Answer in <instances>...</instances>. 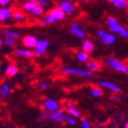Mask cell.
Returning <instances> with one entry per match:
<instances>
[{"mask_svg": "<svg viewBox=\"0 0 128 128\" xmlns=\"http://www.w3.org/2000/svg\"><path fill=\"white\" fill-rule=\"evenodd\" d=\"M66 122L68 124H70V126H74V124H76V123H77L76 119H75V118H74V116H69V118H67L66 120Z\"/></svg>", "mask_w": 128, "mask_h": 128, "instance_id": "30", "label": "cell"}, {"mask_svg": "<svg viewBox=\"0 0 128 128\" xmlns=\"http://www.w3.org/2000/svg\"><path fill=\"white\" fill-rule=\"evenodd\" d=\"M49 46V42L46 40H38L34 48V53L38 56H43Z\"/></svg>", "mask_w": 128, "mask_h": 128, "instance_id": "4", "label": "cell"}, {"mask_svg": "<svg viewBox=\"0 0 128 128\" xmlns=\"http://www.w3.org/2000/svg\"><path fill=\"white\" fill-rule=\"evenodd\" d=\"M4 44V40H3V38L0 37V48L2 47V45Z\"/></svg>", "mask_w": 128, "mask_h": 128, "instance_id": "40", "label": "cell"}, {"mask_svg": "<svg viewBox=\"0 0 128 128\" xmlns=\"http://www.w3.org/2000/svg\"><path fill=\"white\" fill-rule=\"evenodd\" d=\"M98 85H100V87L106 88L108 90H112V92H121V88H120L119 85H118V84L115 82H112L106 81V80H102V81L98 82Z\"/></svg>", "mask_w": 128, "mask_h": 128, "instance_id": "8", "label": "cell"}, {"mask_svg": "<svg viewBox=\"0 0 128 128\" xmlns=\"http://www.w3.org/2000/svg\"><path fill=\"white\" fill-rule=\"evenodd\" d=\"M64 107L66 108H74V102L71 100H67L66 101V103H64Z\"/></svg>", "mask_w": 128, "mask_h": 128, "instance_id": "36", "label": "cell"}, {"mask_svg": "<svg viewBox=\"0 0 128 128\" xmlns=\"http://www.w3.org/2000/svg\"><path fill=\"white\" fill-rule=\"evenodd\" d=\"M13 18L17 22H22L25 19V14L20 10H16L13 12Z\"/></svg>", "mask_w": 128, "mask_h": 128, "instance_id": "23", "label": "cell"}, {"mask_svg": "<svg viewBox=\"0 0 128 128\" xmlns=\"http://www.w3.org/2000/svg\"><path fill=\"white\" fill-rule=\"evenodd\" d=\"M62 73L64 74L74 75L82 78H92L93 77L94 73L89 69H81V68H70V67H64L62 69Z\"/></svg>", "mask_w": 128, "mask_h": 128, "instance_id": "2", "label": "cell"}, {"mask_svg": "<svg viewBox=\"0 0 128 128\" xmlns=\"http://www.w3.org/2000/svg\"><path fill=\"white\" fill-rule=\"evenodd\" d=\"M82 127V128H92V124H90V121H88L87 119H82L81 122Z\"/></svg>", "mask_w": 128, "mask_h": 128, "instance_id": "32", "label": "cell"}, {"mask_svg": "<svg viewBox=\"0 0 128 128\" xmlns=\"http://www.w3.org/2000/svg\"><path fill=\"white\" fill-rule=\"evenodd\" d=\"M10 86L7 84V83H4L1 85L0 87V96L2 97V98H6L10 95Z\"/></svg>", "mask_w": 128, "mask_h": 128, "instance_id": "21", "label": "cell"}, {"mask_svg": "<svg viewBox=\"0 0 128 128\" xmlns=\"http://www.w3.org/2000/svg\"><path fill=\"white\" fill-rule=\"evenodd\" d=\"M68 114L71 116H74V118H80L81 116V112L78 109L74 108H68Z\"/></svg>", "mask_w": 128, "mask_h": 128, "instance_id": "26", "label": "cell"}, {"mask_svg": "<svg viewBox=\"0 0 128 128\" xmlns=\"http://www.w3.org/2000/svg\"><path fill=\"white\" fill-rule=\"evenodd\" d=\"M83 51L87 52V53H92L94 51V48H95V45L94 43L92 42L90 40H84L82 42V45Z\"/></svg>", "mask_w": 128, "mask_h": 128, "instance_id": "16", "label": "cell"}, {"mask_svg": "<svg viewBox=\"0 0 128 128\" xmlns=\"http://www.w3.org/2000/svg\"><path fill=\"white\" fill-rule=\"evenodd\" d=\"M4 35L6 37H8V38H14L15 40H19V38H20L19 32H14V30H4Z\"/></svg>", "mask_w": 128, "mask_h": 128, "instance_id": "22", "label": "cell"}, {"mask_svg": "<svg viewBox=\"0 0 128 128\" xmlns=\"http://www.w3.org/2000/svg\"><path fill=\"white\" fill-rule=\"evenodd\" d=\"M108 1L118 9H126L128 7V0H108Z\"/></svg>", "mask_w": 128, "mask_h": 128, "instance_id": "17", "label": "cell"}, {"mask_svg": "<svg viewBox=\"0 0 128 128\" xmlns=\"http://www.w3.org/2000/svg\"><path fill=\"white\" fill-rule=\"evenodd\" d=\"M67 118H68V116H66V112H64V110H60L59 109V110L50 114L48 119L50 120V121L54 122V123H61V122L66 121Z\"/></svg>", "mask_w": 128, "mask_h": 128, "instance_id": "5", "label": "cell"}, {"mask_svg": "<svg viewBox=\"0 0 128 128\" xmlns=\"http://www.w3.org/2000/svg\"><path fill=\"white\" fill-rule=\"evenodd\" d=\"M15 55L19 56H24V58H34L35 53L34 51H32V50H29V49H15L14 50Z\"/></svg>", "mask_w": 128, "mask_h": 128, "instance_id": "14", "label": "cell"}, {"mask_svg": "<svg viewBox=\"0 0 128 128\" xmlns=\"http://www.w3.org/2000/svg\"><path fill=\"white\" fill-rule=\"evenodd\" d=\"M44 107H45V109H47V110L50 111L51 113H53V112L59 110L60 105H59V103L56 100H55L47 98V100H45V101H44Z\"/></svg>", "mask_w": 128, "mask_h": 128, "instance_id": "10", "label": "cell"}, {"mask_svg": "<svg viewBox=\"0 0 128 128\" xmlns=\"http://www.w3.org/2000/svg\"><path fill=\"white\" fill-rule=\"evenodd\" d=\"M106 32H105V30H100L98 32V36L101 38L105 34H106Z\"/></svg>", "mask_w": 128, "mask_h": 128, "instance_id": "37", "label": "cell"}, {"mask_svg": "<svg viewBox=\"0 0 128 128\" xmlns=\"http://www.w3.org/2000/svg\"><path fill=\"white\" fill-rule=\"evenodd\" d=\"M106 64L108 67L111 69L116 70L119 72V73L124 74H128V66L124 62L119 61L114 56H109L107 60H106Z\"/></svg>", "mask_w": 128, "mask_h": 128, "instance_id": "1", "label": "cell"}, {"mask_svg": "<svg viewBox=\"0 0 128 128\" xmlns=\"http://www.w3.org/2000/svg\"><path fill=\"white\" fill-rule=\"evenodd\" d=\"M38 4V0H29V1H26L25 3H24L22 4V8L25 11L29 12V13L32 14L35 8H36Z\"/></svg>", "mask_w": 128, "mask_h": 128, "instance_id": "13", "label": "cell"}, {"mask_svg": "<svg viewBox=\"0 0 128 128\" xmlns=\"http://www.w3.org/2000/svg\"><path fill=\"white\" fill-rule=\"evenodd\" d=\"M70 30L71 32L74 35L76 38H84L86 37V32L84 30H82L80 25L76 22H74V24H71L70 26Z\"/></svg>", "mask_w": 128, "mask_h": 128, "instance_id": "9", "label": "cell"}, {"mask_svg": "<svg viewBox=\"0 0 128 128\" xmlns=\"http://www.w3.org/2000/svg\"><path fill=\"white\" fill-rule=\"evenodd\" d=\"M4 43L6 45L8 46L10 48H13L15 45V40L12 38H8V37H6V40H4Z\"/></svg>", "mask_w": 128, "mask_h": 128, "instance_id": "28", "label": "cell"}, {"mask_svg": "<svg viewBox=\"0 0 128 128\" xmlns=\"http://www.w3.org/2000/svg\"><path fill=\"white\" fill-rule=\"evenodd\" d=\"M37 38L35 36H32V35H27L22 38V44H24V47H26L27 48H35L37 42Z\"/></svg>", "mask_w": 128, "mask_h": 128, "instance_id": "12", "label": "cell"}, {"mask_svg": "<svg viewBox=\"0 0 128 128\" xmlns=\"http://www.w3.org/2000/svg\"><path fill=\"white\" fill-rule=\"evenodd\" d=\"M43 20H44V21H45L46 22H47L48 25V24H55L56 22V21L55 18H53V17L51 16V15H49V14H47V15H46V16L44 17V19H43Z\"/></svg>", "mask_w": 128, "mask_h": 128, "instance_id": "29", "label": "cell"}, {"mask_svg": "<svg viewBox=\"0 0 128 128\" xmlns=\"http://www.w3.org/2000/svg\"><path fill=\"white\" fill-rule=\"evenodd\" d=\"M101 40H102V42L104 44L112 45L116 40V37L115 33H108V32H106V34L101 38Z\"/></svg>", "mask_w": 128, "mask_h": 128, "instance_id": "15", "label": "cell"}, {"mask_svg": "<svg viewBox=\"0 0 128 128\" xmlns=\"http://www.w3.org/2000/svg\"><path fill=\"white\" fill-rule=\"evenodd\" d=\"M38 24H40V25H41V26H47L48 25V24L45 21H44V20H41V21L38 22Z\"/></svg>", "mask_w": 128, "mask_h": 128, "instance_id": "39", "label": "cell"}, {"mask_svg": "<svg viewBox=\"0 0 128 128\" xmlns=\"http://www.w3.org/2000/svg\"><path fill=\"white\" fill-rule=\"evenodd\" d=\"M11 1H12V0H0V6L1 7L7 6L11 3Z\"/></svg>", "mask_w": 128, "mask_h": 128, "instance_id": "35", "label": "cell"}, {"mask_svg": "<svg viewBox=\"0 0 128 128\" xmlns=\"http://www.w3.org/2000/svg\"><path fill=\"white\" fill-rule=\"evenodd\" d=\"M124 128H128V122H126V124H124Z\"/></svg>", "mask_w": 128, "mask_h": 128, "instance_id": "41", "label": "cell"}, {"mask_svg": "<svg viewBox=\"0 0 128 128\" xmlns=\"http://www.w3.org/2000/svg\"><path fill=\"white\" fill-rule=\"evenodd\" d=\"M58 6L66 14H73L75 11V6L73 2L68 1V0H63L59 3Z\"/></svg>", "mask_w": 128, "mask_h": 128, "instance_id": "7", "label": "cell"}, {"mask_svg": "<svg viewBox=\"0 0 128 128\" xmlns=\"http://www.w3.org/2000/svg\"><path fill=\"white\" fill-rule=\"evenodd\" d=\"M76 58L80 63H87L89 61L90 56H89V53L83 51V50H81V51H79L77 53Z\"/></svg>", "mask_w": 128, "mask_h": 128, "instance_id": "20", "label": "cell"}, {"mask_svg": "<svg viewBox=\"0 0 128 128\" xmlns=\"http://www.w3.org/2000/svg\"><path fill=\"white\" fill-rule=\"evenodd\" d=\"M101 64L97 60H90L87 62V69L92 72H96V71L100 70Z\"/></svg>", "mask_w": 128, "mask_h": 128, "instance_id": "19", "label": "cell"}, {"mask_svg": "<svg viewBox=\"0 0 128 128\" xmlns=\"http://www.w3.org/2000/svg\"><path fill=\"white\" fill-rule=\"evenodd\" d=\"M50 114H51V112L48 111V110H47V109L43 110L42 113H41L40 115V116L37 118V122H38V123H42V122H44L47 118H49Z\"/></svg>", "mask_w": 128, "mask_h": 128, "instance_id": "24", "label": "cell"}, {"mask_svg": "<svg viewBox=\"0 0 128 128\" xmlns=\"http://www.w3.org/2000/svg\"><path fill=\"white\" fill-rule=\"evenodd\" d=\"M40 88L42 90H48V89H50V84L45 82H42L40 83Z\"/></svg>", "mask_w": 128, "mask_h": 128, "instance_id": "33", "label": "cell"}, {"mask_svg": "<svg viewBox=\"0 0 128 128\" xmlns=\"http://www.w3.org/2000/svg\"><path fill=\"white\" fill-rule=\"evenodd\" d=\"M120 37H123V38H128V30L124 28V30H122L121 32L118 33Z\"/></svg>", "mask_w": 128, "mask_h": 128, "instance_id": "34", "label": "cell"}, {"mask_svg": "<svg viewBox=\"0 0 128 128\" xmlns=\"http://www.w3.org/2000/svg\"><path fill=\"white\" fill-rule=\"evenodd\" d=\"M90 94H92V96L94 97V98H100V97L102 96L103 92L100 88L93 87V88H92V90H90Z\"/></svg>", "mask_w": 128, "mask_h": 128, "instance_id": "25", "label": "cell"}, {"mask_svg": "<svg viewBox=\"0 0 128 128\" xmlns=\"http://www.w3.org/2000/svg\"><path fill=\"white\" fill-rule=\"evenodd\" d=\"M43 14H44V9H43V7H41L40 6H38L33 10L32 14H33L34 16H41V15H43Z\"/></svg>", "mask_w": 128, "mask_h": 128, "instance_id": "27", "label": "cell"}, {"mask_svg": "<svg viewBox=\"0 0 128 128\" xmlns=\"http://www.w3.org/2000/svg\"><path fill=\"white\" fill-rule=\"evenodd\" d=\"M107 24L109 30L113 33H119L122 30H124V27L119 24V22L113 16H109L107 19Z\"/></svg>", "mask_w": 128, "mask_h": 128, "instance_id": "3", "label": "cell"}, {"mask_svg": "<svg viewBox=\"0 0 128 128\" xmlns=\"http://www.w3.org/2000/svg\"><path fill=\"white\" fill-rule=\"evenodd\" d=\"M13 17V11L7 6L0 8V22L9 21Z\"/></svg>", "mask_w": 128, "mask_h": 128, "instance_id": "11", "label": "cell"}, {"mask_svg": "<svg viewBox=\"0 0 128 128\" xmlns=\"http://www.w3.org/2000/svg\"><path fill=\"white\" fill-rule=\"evenodd\" d=\"M47 14H49L51 15L52 17L55 18L56 21H63V20L66 18V14L62 10V9L60 8L59 6H56V7H53L51 8L50 10L48 11Z\"/></svg>", "mask_w": 128, "mask_h": 128, "instance_id": "6", "label": "cell"}, {"mask_svg": "<svg viewBox=\"0 0 128 128\" xmlns=\"http://www.w3.org/2000/svg\"><path fill=\"white\" fill-rule=\"evenodd\" d=\"M71 2H85V3H90L92 0H68Z\"/></svg>", "mask_w": 128, "mask_h": 128, "instance_id": "38", "label": "cell"}, {"mask_svg": "<svg viewBox=\"0 0 128 128\" xmlns=\"http://www.w3.org/2000/svg\"><path fill=\"white\" fill-rule=\"evenodd\" d=\"M18 72H19V69L15 64H10L6 69V74L8 77L15 76L18 74Z\"/></svg>", "mask_w": 128, "mask_h": 128, "instance_id": "18", "label": "cell"}, {"mask_svg": "<svg viewBox=\"0 0 128 128\" xmlns=\"http://www.w3.org/2000/svg\"><path fill=\"white\" fill-rule=\"evenodd\" d=\"M49 4H50V0H38V4L43 8L48 7Z\"/></svg>", "mask_w": 128, "mask_h": 128, "instance_id": "31", "label": "cell"}]
</instances>
